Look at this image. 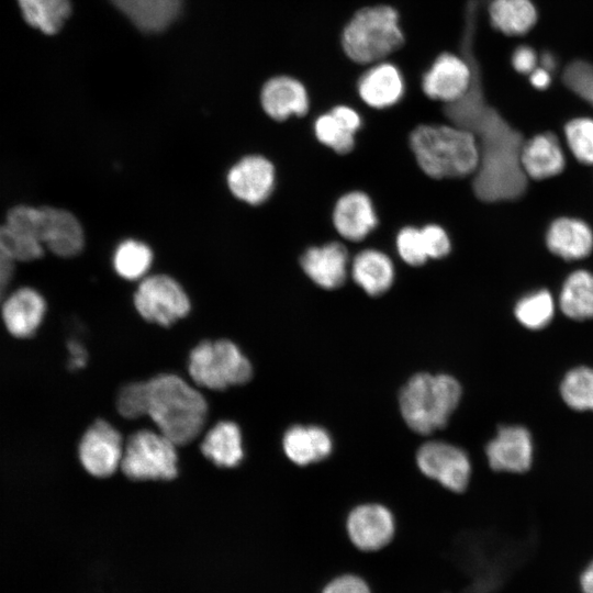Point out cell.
Segmentation results:
<instances>
[{
    "instance_id": "6da1fadb",
    "label": "cell",
    "mask_w": 593,
    "mask_h": 593,
    "mask_svg": "<svg viewBox=\"0 0 593 593\" xmlns=\"http://www.w3.org/2000/svg\"><path fill=\"white\" fill-rule=\"evenodd\" d=\"M466 130L475 136L479 146V165L472 180L477 198L503 202L524 195L528 178L521 161L525 142L522 133L488 103Z\"/></svg>"
},
{
    "instance_id": "7a4b0ae2",
    "label": "cell",
    "mask_w": 593,
    "mask_h": 593,
    "mask_svg": "<svg viewBox=\"0 0 593 593\" xmlns=\"http://www.w3.org/2000/svg\"><path fill=\"white\" fill-rule=\"evenodd\" d=\"M147 413L157 430L177 446L194 440L202 432L208 404L203 395L177 374L161 373L146 381Z\"/></svg>"
},
{
    "instance_id": "3957f363",
    "label": "cell",
    "mask_w": 593,
    "mask_h": 593,
    "mask_svg": "<svg viewBox=\"0 0 593 593\" xmlns=\"http://www.w3.org/2000/svg\"><path fill=\"white\" fill-rule=\"evenodd\" d=\"M410 147L421 170L433 179L471 176L479 165L475 136L454 124L417 125Z\"/></svg>"
},
{
    "instance_id": "277c9868",
    "label": "cell",
    "mask_w": 593,
    "mask_h": 593,
    "mask_svg": "<svg viewBox=\"0 0 593 593\" xmlns=\"http://www.w3.org/2000/svg\"><path fill=\"white\" fill-rule=\"evenodd\" d=\"M404 42L399 11L384 3L359 8L349 16L339 36L344 55L360 66L387 60Z\"/></svg>"
},
{
    "instance_id": "5b68a950",
    "label": "cell",
    "mask_w": 593,
    "mask_h": 593,
    "mask_svg": "<svg viewBox=\"0 0 593 593\" xmlns=\"http://www.w3.org/2000/svg\"><path fill=\"white\" fill-rule=\"evenodd\" d=\"M462 389L449 374L419 372L402 387L399 406L407 427L419 435L444 428L459 405Z\"/></svg>"
},
{
    "instance_id": "8992f818",
    "label": "cell",
    "mask_w": 593,
    "mask_h": 593,
    "mask_svg": "<svg viewBox=\"0 0 593 593\" xmlns=\"http://www.w3.org/2000/svg\"><path fill=\"white\" fill-rule=\"evenodd\" d=\"M188 370L197 385L217 391L247 382L253 372L247 357L227 339L198 344L190 353Z\"/></svg>"
},
{
    "instance_id": "52a82bcc",
    "label": "cell",
    "mask_w": 593,
    "mask_h": 593,
    "mask_svg": "<svg viewBox=\"0 0 593 593\" xmlns=\"http://www.w3.org/2000/svg\"><path fill=\"white\" fill-rule=\"evenodd\" d=\"M177 447L159 430L141 429L126 440L120 468L132 480H171L178 474Z\"/></svg>"
},
{
    "instance_id": "ba28073f",
    "label": "cell",
    "mask_w": 593,
    "mask_h": 593,
    "mask_svg": "<svg viewBox=\"0 0 593 593\" xmlns=\"http://www.w3.org/2000/svg\"><path fill=\"white\" fill-rule=\"evenodd\" d=\"M134 305L146 321L169 326L190 312V299L182 286L168 275H152L142 279Z\"/></svg>"
},
{
    "instance_id": "9c48e42d",
    "label": "cell",
    "mask_w": 593,
    "mask_h": 593,
    "mask_svg": "<svg viewBox=\"0 0 593 593\" xmlns=\"http://www.w3.org/2000/svg\"><path fill=\"white\" fill-rule=\"evenodd\" d=\"M416 465L424 475L451 492H463L470 482L471 462L468 455L446 441L424 443L417 449Z\"/></svg>"
},
{
    "instance_id": "30bf717a",
    "label": "cell",
    "mask_w": 593,
    "mask_h": 593,
    "mask_svg": "<svg viewBox=\"0 0 593 593\" xmlns=\"http://www.w3.org/2000/svg\"><path fill=\"white\" fill-rule=\"evenodd\" d=\"M473 75V60L443 52L424 71L421 88L427 98L449 104L467 93Z\"/></svg>"
},
{
    "instance_id": "8fae6325",
    "label": "cell",
    "mask_w": 593,
    "mask_h": 593,
    "mask_svg": "<svg viewBox=\"0 0 593 593\" xmlns=\"http://www.w3.org/2000/svg\"><path fill=\"white\" fill-rule=\"evenodd\" d=\"M124 445L120 432L107 421L99 419L81 437L79 460L91 475L110 477L121 467Z\"/></svg>"
},
{
    "instance_id": "7c38bea8",
    "label": "cell",
    "mask_w": 593,
    "mask_h": 593,
    "mask_svg": "<svg viewBox=\"0 0 593 593\" xmlns=\"http://www.w3.org/2000/svg\"><path fill=\"white\" fill-rule=\"evenodd\" d=\"M226 182L235 198L250 205H259L273 192L276 169L265 156L248 155L231 167Z\"/></svg>"
},
{
    "instance_id": "4fadbf2b",
    "label": "cell",
    "mask_w": 593,
    "mask_h": 593,
    "mask_svg": "<svg viewBox=\"0 0 593 593\" xmlns=\"http://www.w3.org/2000/svg\"><path fill=\"white\" fill-rule=\"evenodd\" d=\"M346 530L355 547L362 551H376L392 540L395 522L391 511L384 505L365 503L349 512Z\"/></svg>"
},
{
    "instance_id": "5bb4252c",
    "label": "cell",
    "mask_w": 593,
    "mask_h": 593,
    "mask_svg": "<svg viewBox=\"0 0 593 593\" xmlns=\"http://www.w3.org/2000/svg\"><path fill=\"white\" fill-rule=\"evenodd\" d=\"M485 455L494 471L526 472L533 463L532 434L522 425L502 426L488 443Z\"/></svg>"
},
{
    "instance_id": "9a60e30c",
    "label": "cell",
    "mask_w": 593,
    "mask_h": 593,
    "mask_svg": "<svg viewBox=\"0 0 593 593\" xmlns=\"http://www.w3.org/2000/svg\"><path fill=\"white\" fill-rule=\"evenodd\" d=\"M405 81L400 68L389 61L370 65L357 80L361 101L376 110L395 105L403 97Z\"/></svg>"
},
{
    "instance_id": "2e32d148",
    "label": "cell",
    "mask_w": 593,
    "mask_h": 593,
    "mask_svg": "<svg viewBox=\"0 0 593 593\" xmlns=\"http://www.w3.org/2000/svg\"><path fill=\"white\" fill-rule=\"evenodd\" d=\"M300 265L317 287L337 289L345 283L348 275V251L337 242L312 246L302 254Z\"/></svg>"
},
{
    "instance_id": "e0dca14e",
    "label": "cell",
    "mask_w": 593,
    "mask_h": 593,
    "mask_svg": "<svg viewBox=\"0 0 593 593\" xmlns=\"http://www.w3.org/2000/svg\"><path fill=\"white\" fill-rule=\"evenodd\" d=\"M260 103L265 113L275 121L304 116L310 109L306 87L291 76H276L262 86Z\"/></svg>"
},
{
    "instance_id": "ac0fdd59",
    "label": "cell",
    "mask_w": 593,
    "mask_h": 593,
    "mask_svg": "<svg viewBox=\"0 0 593 593\" xmlns=\"http://www.w3.org/2000/svg\"><path fill=\"white\" fill-rule=\"evenodd\" d=\"M335 231L345 239L359 242L377 226L378 216L370 197L362 191H349L335 203L332 213Z\"/></svg>"
},
{
    "instance_id": "d6986e66",
    "label": "cell",
    "mask_w": 593,
    "mask_h": 593,
    "mask_svg": "<svg viewBox=\"0 0 593 593\" xmlns=\"http://www.w3.org/2000/svg\"><path fill=\"white\" fill-rule=\"evenodd\" d=\"M361 125L362 119L356 109L337 104L315 119L313 131L321 144L336 154L344 155L354 149L355 135Z\"/></svg>"
},
{
    "instance_id": "ffe728a7",
    "label": "cell",
    "mask_w": 593,
    "mask_h": 593,
    "mask_svg": "<svg viewBox=\"0 0 593 593\" xmlns=\"http://www.w3.org/2000/svg\"><path fill=\"white\" fill-rule=\"evenodd\" d=\"M46 313V302L32 288H20L3 300L2 320L8 332L18 338H29L40 328Z\"/></svg>"
},
{
    "instance_id": "44dd1931",
    "label": "cell",
    "mask_w": 593,
    "mask_h": 593,
    "mask_svg": "<svg viewBox=\"0 0 593 593\" xmlns=\"http://www.w3.org/2000/svg\"><path fill=\"white\" fill-rule=\"evenodd\" d=\"M41 242L53 254L69 258L78 255L85 245L83 228L69 211L45 206Z\"/></svg>"
},
{
    "instance_id": "7402d4cb",
    "label": "cell",
    "mask_w": 593,
    "mask_h": 593,
    "mask_svg": "<svg viewBox=\"0 0 593 593\" xmlns=\"http://www.w3.org/2000/svg\"><path fill=\"white\" fill-rule=\"evenodd\" d=\"M546 245L553 255L564 260L582 259L593 250V232L582 220L558 217L547 230Z\"/></svg>"
},
{
    "instance_id": "603a6c76",
    "label": "cell",
    "mask_w": 593,
    "mask_h": 593,
    "mask_svg": "<svg viewBox=\"0 0 593 593\" xmlns=\"http://www.w3.org/2000/svg\"><path fill=\"white\" fill-rule=\"evenodd\" d=\"M521 161L527 178L542 180L559 175L566 167V158L557 136L551 132L535 135L525 141Z\"/></svg>"
},
{
    "instance_id": "cb8c5ba5",
    "label": "cell",
    "mask_w": 593,
    "mask_h": 593,
    "mask_svg": "<svg viewBox=\"0 0 593 593\" xmlns=\"http://www.w3.org/2000/svg\"><path fill=\"white\" fill-rule=\"evenodd\" d=\"M282 448L293 463L309 466L326 459L333 450L329 433L317 425H293L282 438Z\"/></svg>"
},
{
    "instance_id": "d4e9b609",
    "label": "cell",
    "mask_w": 593,
    "mask_h": 593,
    "mask_svg": "<svg viewBox=\"0 0 593 593\" xmlns=\"http://www.w3.org/2000/svg\"><path fill=\"white\" fill-rule=\"evenodd\" d=\"M394 273L391 258L373 248L359 251L350 265L354 282L370 296L387 292L393 284Z\"/></svg>"
},
{
    "instance_id": "484cf974",
    "label": "cell",
    "mask_w": 593,
    "mask_h": 593,
    "mask_svg": "<svg viewBox=\"0 0 593 593\" xmlns=\"http://www.w3.org/2000/svg\"><path fill=\"white\" fill-rule=\"evenodd\" d=\"M137 29L160 32L180 14L183 0H110Z\"/></svg>"
},
{
    "instance_id": "4316f807",
    "label": "cell",
    "mask_w": 593,
    "mask_h": 593,
    "mask_svg": "<svg viewBox=\"0 0 593 593\" xmlns=\"http://www.w3.org/2000/svg\"><path fill=\"white\" fill-rule=\"evenodd\" d=\"M201 451L215 466L223 468L238 466L244 457L239 427L234 422H219L205 434Z\"/></svg>"
},
{
    "instance_id": "83f0119b",
    "label": "cell",
    "mask_w": 593,
    "mask_h": 593,
    "mask_svg": "<svg viewBox=\"0 0 593 593\" xmlns=\"http://www.w3.org/2000/svg\"><path fill=\"white\" fill-rule=\"evenodd\" d=\"M562 313L574 321L593 318V273L575 270L564 280L559 296Z\"/></svg>"
},
{
    "instance_id": "f1b7e54d",
    "label": "cell",
    "mask_w": 593,
    "mask_h": 593,
    "mask_svg": "<svg viewBox=\"0 0 593 593\" xmlns=\"http://www.w3.org/2000/svg\"><path fill=\"white\" fill-rule=\"evenodd\" d=\"M488 13L492 26L506 35L525 34L537 20L530 0H492Z\"/></svg>"
},
{
    "instance_id": "f546056e",
    "label": "cell",
    "mask_w": 593,
    "mask_h": 593,
    "mask_svg": "<svg viewBox=\"0 0 593 593\" xmlns=\"http://www.w3.org/2000/svg\"><path fill=\"white\" fill-rule=\"evenodd\" d=\"M24 20L45 34H55L71 13L69 0H18Z\"/></svg>"
},
{
    "instance_id": "4dcf8cb0",
    "label": "cell",
    "mask_w": 593,
    "mask_h": 593,
    "mask_svg": "<svg viewBox=\"0 0 593 593\" xmlns=\"http://www.w3.org/2000/svg\"><path fill=\"white\" fill-rule=\"evenodd\" d=\"M154 259L150 247L137 239H125L118 245L113 254L115 272L125 280L145 278Z\"/></svg>"
},
{
    "instance_id": "1f68e13d",
    "label": "cell",
    "mask_w": 593,
    "mask_h": 593,
    "mask_svg": "<svg viewBox=\"0 0 593 593\" xmlns=\"http://www.w3.org/2000/svg\"><path fill=\"white\" fill-rule=\"evenodd\" d=\"M514 315L526 328L538 331L551 322L555 302L551 293L539 289L522 296L515 304Z\"/></svg>"
},
{
    "instance_id": "d6a6232c",
    "label": "cell",
    "mask_w": 593,
    "mask_h": 593,
    "mask_svg": "<svg viewBox=\"0 0 593 593\" xmlns=\"http://www.w3.org/2000/svg\"><path fill=\"white\" fill-rule=\"evenodd\" d=\"M563 402L574 411H593V369L585 366L569 370L560 383Z\"/></svg>"
},
{
    "instance_id": "836d02e7",
    "label": "cell",
    "mask_w": 593,
    "mask_h": 593,
    "mask_svg": "<svg viewBox=\"0 0 593 593\" xmlns=\"http://www.w3.org/2000/svg\"><path fill=\"white\" fill-rule=\"evenodd\" d=\"M0 253L10 261H30L44 254V245L7 224L0 226Z\"/></svg>"
},
{
    "instance_id": "e575fe53",
    "label": "cell",
    "mask_w": 593,
    "mask_h": 593,
    "mask_svg": "<svg viewBox=\"0 0 593 593\" xmlns=\"http://www.w3.org/2000/svg\"><path fill=\"white\" fill-rule=\"evenodd\" d=\"M564 135L573 156L584 165H593V119H572L564 125Z\"/></svg>"
},
{
    "instance_id": "d590c367",
    "label": "cell",
    "mask_w": 593,
    "mask_h": 593,
    "mask_svg": "<svg viewBox=\"0 0 593 593\" xmlns=\"http://www.w3.org/2000/svg\"><path fill=\"white\" fill-rule=\"evenodd\" d=\"M395 248L401 259L413 267L424 265L428 260L421 228L402 227L395 237Z\"/></svg>"
},
{
    "instance_id": "8d00e7d4",
    "label": "cell",
    "mask_w": 593,
    "mask_h": 593,
    "mask_svg": "<svg viewBox=\"0 0 593 593\" xmlns=\"http://www.w3.org/2000/svg\"><path fill=\"white\" fill-rule=\"evenodd\" d=\"M119 413L128 419H134L147 413L146 382H131L122 387L116 399Z\"/></svg>"
},
{
    "instance_id": "74e56055",
    "label": "cell",
    "mask_w": 593,
    "mask_h": 593,
    "mask_svg": "<svg viewBox=\"0 0 593 593\" xmlns=\"http://www.w3.org/2000/svg\"><path fill=\"white\" fill-rule=\"evenodd\" d=\"M43 208L19 205L10 210L7 225L41 242ZM42 243V242H41Z\"/></svg>"
},
{
    "instance_id": "f35d334b",
    "label": "cell",
    "mask_w": 593,
    "mask_h": 593,
    "mask_svg": "<svg viewBox=\"0 0 593 593\" xmlns=\"http://www.w3.org/2000/svg\"><path fill=\"white\" fill-rule=\"evenodd\" d=\"M563 79L568 88L593 107V66L585 61H575L564 71Z\"/></svg>"
},
{
    "instance_id": "ab89813d",
    "label": "cell",
    "mask_w": 593,
    "mask_h": 593,
    "mask_svg": "<svg viewBox=\"0 0 593 593\" xmlns=\"http://www.w3.org/2000/svg\"><path fill=\"white\" fill-rule=\"evenodd\" d=\"M428 259H440L451 249L449 235L438 224H426L421 228Z\"/></svg>"
},
{
    "instance_id": "60d3db41",
    "label": "cell",
    "mask_w": 593,
    "mask_h": 593,
    "mask_svg": "<svg viewBox=\"0 0 593 593\" xmlns=\"http://www.w3.org/2000/svg\"><path fill=\"white\" fill-rule=\"evenodd\" d=\"M322 593H371L367 582L356 574H342L331 580Z\"/></svg>"
},
{
    "instance_id": "b9f144b4",
    "label": "cell",
    "mask_w": 593,
    "mask_h": 593,
    "mask_svg": "<svg viewBox=\"0 0 593 593\" xmlns=\"http://www.w3.org/2000/svg\"><path fill=\"white\" fill-rule=\"evenodd\" d=\"M536 52L529 46H519L512 56V64L515 70L521 74H530L537 68Z\"/></svg>"
},
{
    "instance_id": "7bdbcfd3",
    "label": "cell",
    "mask_w": 593,
    "mask_h": 593,
    "mask_svg": "<svg viewBox=\"0 0 593 593\" xmlns=\"http://www.w3.org/2000/svg\"><path fill=\"white\" fill-rule=\"evenodd\" d=\"M13 262L0 253V300L2 299L4 291L11 280Z\"/></svg>"
},
{
    "instance_id": "ee69618b",
    "label": "cell",
    "mask_w": 593,
    "mask_h": 593,
    "mask_svg": "<svg viewBox=\"0 0 593 593\" xmlns=\"http://www.w3.org/2000/svg\"><path fill=\"white\" fill-rule=\"evenodd\" d=\"M529 76H530V82L535 88L545 89L550 85V81H551L550 71L542 67H537L535 70H533L529 74Z\"/></svg>"
},
{
    "instance_id": "f6af8a7d",
    "label": "cell",
    "mask_w": 593,
    "mask_h": 593,
    "mask_svg": "<svg viewBox=\"0 0 593 593\" xmlns=\"http://www.w3.org/2000/svg\"><path fill=\"white\" fill-rule=\"evenodd\" d=\"M580 588L582 593H593V561L581 573Z\"/></svg>"
},
{
    "instance_id": "bcb514c9",
    "label": "cell",
    "mask_w": 593,
    "mask_h": 593,
    "mask_svg": "<svg viewBox=\"0 0 593 593\" xmlns=\"http://www.w3.org/2000/svg\"><path fill=\"white\" fill-rule=\"evenodd\" d=\"M542 68L551 71L555 68L556 60L551 54H544L541 57Z\"/></svg>"
}]
</instances>
